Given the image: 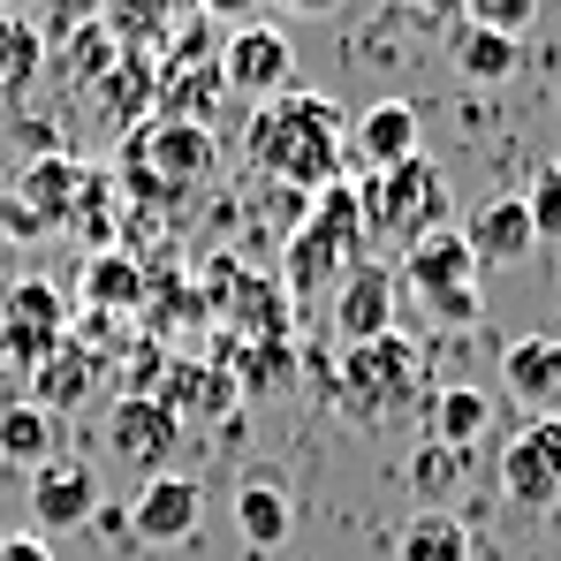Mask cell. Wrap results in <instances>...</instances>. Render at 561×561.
I'll use <instances>...</instances> for the list:
<instances>
[{"instance_id": "obj_5", "label": "cell", "mask_w": 561, "mask_h": 561, "mask_svg": "<svg viewBox=\"0 0 561 561\" xmlns=\"http://www.w3.org/2000/svg\"><path fill=\"white\" fill-rule=\"evenodd\" d=\"M425 379L417 365V350L402 342V334H379L365 350H350L342 357V387H350V417H387L394 402H410V387Z\"/></svg>"}, {"instance_id": "obj_4", "label": "cell", "mask_w": 561, "mask_h": 561, "mask_svg": "<svg viewBox=\"0 0 561 561\" xmlns=\"http://www.w3.org/2000/svg\"><path fill=\"white\" fill-rule=\"evenodd\" d=\"M402 280L425 296L433 319H448V327H470V319H478V259H470L463 228L417 236V243L402 251Z\"/></svg>"}, {"instance_id": "obj_6", "label": "cell", "mask_w": 561, "mask_h": 561, "mask_svg": "<svg viewBox=\"0 0 561 561\" xmlns=\"http://www.w3.org/2000/svg\"><path fill=\"white\" fill-rule=\"evenodd\" d=\"M501 493L531 516H561V417H531L501 448Z\"/></svg>"}, {"instance_id": "obj_28", "label": "cell", "mask_w": 561, "mask_h": 561, "mask_svg": "<svg viewBox=\"0 0 561 561\" xmlns=\"http://www.w3.org/2000/svg\"><path fill=\"white\" fill-rule=\"evenodd\" d=\"M524 213H531V236H539V243H561V168H539V175H531Z\"/></svg>"}, {"instance_id": "obj_25", "label": "cell", "mask_w": 561, "mask_h": 561, "mask_svg": "<svg viewBox=\"0 0 561 561\" xmlns=\"http://www.w3.org/2000/svg\"><path fill=\"white\" fill-rule=\"evenodd\" d=\"M168 15H175V0H106V31H114L122 46H137V38H152V31H168Z\"/></svg>"}, {"instance_id": "obj_30", "label": "cell", "mask_w": 561, "mask_h": 561, "mask_svg": "<svg viewBox=\"0 0 561 561\" xmlns=\"http://www.w3.org/2000/svg\"><path fill=\"white\" fill-rule=\"evenodd\" d=\"M137 288H145L137 266H129V259H114V251L92 259V274H84V296H92V304H137Z\"/></svg>"}, {"instance_id": "obj_36", "label": "cell", "mask_w": 561, "mask_h": 561, "mask_svg": "<svg viewBox=\"0 0 561 561\" xmlns=\"http://www.w3.org/2000/svg\"><path fill=\"white\" fill-rule=\"evenodd\" d=\"M0 8H23V0H0Z\"/></svg>"}, {"instance_id": "obj_11", "label": "cell", "mask_w": 561, "mask_h": 561, "mask_svg": "<svg viewBox=\"0 0 561 561\" xmlns=\"http://www.w3.org/2000/svg\"><path fill=\"white\" fill-rule=\"evenodd\" d=\"M31 516L38 531H77L99 516V470L84 456H54L46 470H31Z\"/></svg>"}, {"instance_id": "obj_37", "label": "cell", "mask_w": 561, "mask_h": 561, "mask_svg": "<svg viewBox=\"0 0 561 561\" xmlns=\"http://www.w3.org/2000/svg\"><path fill=\"white\" fill-rule=\"evenodd\" d=\"M0 470H8V463H0Z\"/></svg>"}, {"instance_id": "obj_7", "label": "cell", "mask_w": 561, "mask_h": 561, "mask_svg": "<svg viewBox=\"0 0 561 561\" xmlns=\"http://www.w3.org/2000/svg\"><path fill=\"white\" fill-rule=\"evenodd\" d=\"M220 84L243 92V99L296 92V46L280 38L274 23H243V31H228V46H220Z\"/></svg>"}, {"instance_id": "obj_34", "label": "cell", "mask_w": 561, "mask_h": 561, "mask_svg": "<svg viewBox=\"0 0 561 561\" xmlns=\"http://www.w3.org/2000/svg\"><path fill=\"white\" fill-rule=\"evenodd\" d=\"M205 8H213L220 23H236V31H243V23H259V0H205Z\"/></svg>"}, {"instance_id": "obj_13", "label": "cell", "mask_w": 561, "mask_h": 561, "mask_svg": "<svg viewBox=\"0 0 561 561\" xmlns=\"http://www.w3.org/2000/svg\"><path fill=\"white\" fill-rule=\"evenodd\" d=\"M84 183H92V175H84L69 152H38V160L15 175V205H23V220H31V228H61V220L77 213Z\"/></svg>"}, {"instance_id": "obj_18", "label": "cell", "mask_w": 561, "mask_h": 561, "mask_svg": "<svg viewBox=\"0 0 561 561\" xmlns=\"http://www.w3.org/2000/svg\"><path fill=\"white\" fill-rule=\"evenodd\" d=\"M236 531H243V547L274 554V547H288V531H296V501L280 493L274 478H243L236 485Z\"/></svg>"}, {"instance_id": "obj_3", "label": "cell", "mask_w": 561, "mask_h": 561, "mask_svg": "<svg viewBox=\"0 0 561 561\" xmlns=\"http://www.w3.org/2000/svg\"><path fill=\"white\" fill-rule=\"evenodd\" d=\"M357 205H365V243H394V251H410L433 228H448V183H440V168L425 152L387 168V175H365Z\"/></svg>"}, {"instance_id": "obj_32", "label": "cell", "mask_w": 561, "mask_h": 561, "mask_svg": "<svg viewBox=\"0 0 561 561\" xmlns=\"http://www.w3.org/2000/svg\"><path fill=\"white\" fill-rule=\"evenodd\" d=\"M0 561H54V547H46L38 531H8V539H0Z\"/></svg>"}, {"instance_id": "obj_26", "label": "cell", "mask_w": 561, "mask_h": 561, "mask_svg": "<svg viewBox=\"0 0 561 561\" xmlns=\"http://www.w3.org/2000/svg\"><path fill=\"white\" fill-rule=\"evenodd\" d=\"M539 8H547V0H470L463 23H478V31H501V38H516V46H524V31L539 23Z\"/></svg>"}, {"instance_id": "obj_20", "label": "cell", "mask_w": 561, "mask_h": 561, "mask_svg": "<svg viewBox=\"0 0 561 561\" xmlns=\"http://www.w3.org/2000/svg\"><path fill=\"white\" fill-rule=\"evenodd\" d=\"M394 561H470V531L456 508H417L394 539Z\"/></svg>"}, {"instance_id": "obj_31", "label": "cell", "mask_w": 561, "mask_h": 561, "mask_svg": "<svg viewBox=\"0 0 561 561\" xmlns=\"http://www.w3.org/2000/svg\"><path fill=\"white\" fill-rule=\"evenodd\" d=\"M456 463H463V456H448V448H433V440H425V456H410V485L425 493V508H440V493H448Z\"/></svg>"}, {"instance_id": "obj_21", "label": "cell", "mask_w": 561, "mask_h": 561, "mask_svg": "<svg viewBox=\"0 0 561 561\" xmlns=\"http://www.w3.org/2000/svg\"><path fill=\"white\" fill-rule=\"evenodd\" d=\"M516 61H524V46H516V38L478 31V23L456 31V69H463V84H508V77H516Z\"/></svg>"}, {"instance_id": "obj_33", "label": "cell", "mask_w": 561, "mask_h": 561, "mask_svg": "<svg viewBox=\"0 0 561 561\" xmlns=\"http://www.w3.org/2000/svg\"><path fill=\"white\" fill-rule=\"evenodd\" d=\"M402 8H410V15H425V23H456L470 0H402Z\"/></svg>"}, {"instance_id": "obj_10", "label": "cell", "mask_w": 561, "mask_h": 561, "mask_svg": "<svg viewBox=\"0 0 561 561\" xmlns=\"http://www.w3.org/2000/svg\"><path fill=\"white\" fill-rule=\"evenodd\" d=\"M463 243H470V259H478V274L524 266V259L539 251V236H531V213H524V197H478V205L463 213Z\"/></svg>"}, {"instance_id": "obj_29", "label": "cell", "mask_w": 561, "mask_h": 561, "mask_svg": "<svg viewBox=\"0 0 561 561\" xmlns=\"http://www.w3.org/2000/svg\"><path fill=\"white\" fill-rule=\"evenodd\" d=\"M99 15H106V0H38V38H77V31H92Z\"/></svg>"}, {"instance_id": "obj_12", "label": "cell", "mask_w": 561, "mask_h": 561, "mask_svg": "<svg viewBox=\"0 0 561 561\" xmlns=\"http://www.w3.org/2000/svg\"><path fill=\"white\" fill-rule=\"evenodd\" d=\"M334 334H342V350H365L379 334H394V274L387 266H350L342 274V296H334Z\"/></svg>"}, {"instance_id": "obj_22", "label": "cell", "mask_w": 561, "mask_h": 561, "mask_svg": "<svg viewBox=\"0 0 561 561\" xmlns=\"http://www.w3.org/2000/svg\"><path fill=\"white\" fill-rule=\"evenodd\" d=\"M0 319H15V327H38V334H69V296L54 288L46 274H23L8 280V296H0Z\"/></svg>"}, {"instance_id": "obj_24", "label": "cell", "mask_w": 561, "mask_h": 561, "mask_svg": "<svg viewBox=\"0 0 561 561\" xmlns=\"http://www.w3.org/2000/svg\"><path fill=\"white\" fill-rule=\"evenodd\" d=\"M38 54H46V38H38L31 23H8V15H0V99H15L38 77Z\"/></svg>"}, {"instance_id": "obj_27", "label": "cell", "mask_w": 561, "mask_h": 561, "mask_svg": "<svg viewBox=\"0 0 561 561\" xmlns=\"http://www.w3.org/2000/svg\"><path fill=\"white\" fill-rule=\"evenodd\" d=\"M69 334H38V327H15V319H0V365H15V373H38L54 350H61Z\"/></svg>"}, {"instance_id": "obj_9", "label": "cell", "mask_w": 561, "mask_h": 561, "mask_svg": "<svg viewBox=\"0 0 561 561\" xmlns=\"http://www.w3.org/2000/svg\"><path fill=\"white\" fill-rule=\"evenodd\" d=\"M197 524H205V485L183 478V470L145 478V493L129 501V531L145 547H183V539H197Z\"/></svg>"}, {"instance_id": "obj_19", "label": "cell", "mask_w": 561, "mask_h": 561, "mask_svg": "<svg viewBox=\"0 0 561 561\" xmlns=\"http://www.w3.org/2000/svg\"><path fill=\"white\" fill-rule=\"evenodd\" d=\"M92 379H99V357L84 350V342H61V350H54V357L31 373V402L61 417V410H77V402L92 394Z\"/></svg>"}, {"instance_id": "obj_2", "label": "cell", "mask_w": 561, "mask_h": 561, "mask_svg": "<svg viewBox=\"0 0 561 561\" xmlns=\"http://www.w3.org/2000/svg\"><path fill=\"white\" fill-rule=\"evenodd\" d=\"M213 175V129L183 122V114H152L145 129L122 137V183L137 197H190V190Z\"/></svg>"}, {"instance_id": "obj_16", "label": "cell", "mask_w": 561, "mask_h": 561, "mask_svg": "<svg viewBox=\"0 0 561 561\" xmlns=\"http://www.w3.org/2000/svg\"><path fill=\"white\" fill-rule=\"evenodd\" d=\"M485 425H493V394H485V387H433V402H425V433H433V448L463 456V448L485 440Z\"/></svg>"}, {"instance_id": "obj_14", "label": "cell", "mask_w": 561, "mask_h": 561, "mask_svg": "<svg viewBox=\"0 0 561 561\" xmlns=\"http://www.w3.org/2000/svg\"><path fill=\"white\" fill-rule=\"evenodd\" d=\"M501 387H508L524 410L554 417L561 410V342L554 334H516V342L501 350Z\"/></svg>"}, {"instance_id": "obj_8", "label": "cell", "mask_w": 561, "mask_h": 561, "mask_svg": "<svg viewBox=\"0 0 561 561\" xmlns=\"http://www.w3.org/2000/svg\"><path fill=\"white\" fill-rule=\"evenodd\" d=\"M106 448H114L122 463H137L145 478H160L168 456L183 448V417H175L160 394H122V402L106 410Z\"/></svg>"}, {"instance_id": "obj_23", "label": "cell", "mask_w": 561, "mask_h": 561, "mask_svg": "<svg viewBox=\"0 0 561 561\" xmlns=\"http://www.w3.org/2000/svg\"><path fill=\"white\" fill-rule=\"evenodd\" d=\"M160 402H168V410H175V417H220V410H228V402H236V387H228V373H213V365H183V373H175V394H160Z\"/></svg>"}, {"instance_id": "obj_35", "label": "cell", "mask_w": 561, "mask_h": 561, "mask_svg": "<svg viewBox=\"0 0 561 561\" xmlns=\"http://www.w3.org/2000/svg\"><path fill=\"white\" fill-rule=\"evenodd\" d=\"M288 8H319V15H327V8H334V0H288Z\"/></svg>"}, {"instance_id": "obj_17", "label": "cell", "mask_w": 561, "mask_h": 561, "mask_svg": "<svg viewBox=\"0 0 561 561\" xmlns=\"http://www.w3.org/2000/svg\"><path fill=\"white\" fill-rule=\"evenodd\" d=\"M54 456H61V417L38 410L31 394L8 402V410H0V463L8 470H46Z\"/></svg>"}, {"instance_id": "obj_15", "label": "cell", "mask_w": 561, "mask_h": 561, "mask_svg": "<svg viewBox=\"0 0 561 561\" xmlns=\"http://www.w3.org/2000/svg\"><path fill=\"white\" fill-rule=\"evenodd\" d=\"M417 106H402V99H379L357 114V160H365V175H387V168H402V160H417Z\"/></svg>"}, {"instance_id": "obj_1", "label": "cell", "mask_w": 561, "mask_h": 561, "mask_svg": "<svg viewBox=\"0 0 561 561\" xmlns=\"http://www.w3.org/2000/svg\"><path fill=\"white\" fill-rule=\"evenodd\" d=\"M251 152H259V168L280 175V183L327 190L342 175V106L334 99H311V92L266 99L259 122H251Z\"/></svg>"}]
</instances>
